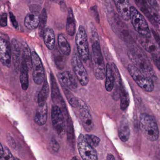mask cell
I'll return each instance as SVG.
<instances>
[{"label": "cell", "mask_w": 160, "mask_h": 160, "mask_svg": "<svg viewBox=\"0 0 160 160\" xmlns=\"http://www.w3.org/2000/svg\"><path fill=\"white\" fill-rule=\"evenodd\" d=\"M128 58L133 64L148 77L156 80L157 77L147 56L137 48H133L127 52Z\"/></svg>", "instance_id": "obj_1"}, {"label": "cell", "mask_w": 160, "mask_h": 160, "mask_svg": "<svg viewBox=\"0 0 160 160\" xmlns=\"http://www.w3.org/2000/svg\"><path fill=\"white\" fill-rule=\"evenodd\" d=\"M92 58L93 71L96 79L103 80L106 75V67L100 46L98 33L93 31L92 34Z\"/></svg>", "instance_id": "obj_2"}, {"label": "cell", "mask_w": 160, "mask_h": 160, "mask_svg": "<svg viewBox=\"0 0 160 160\" xmlns=\"http://www.w3.org/2000/svg\"><path fill=\"white\" fill-rule=\"evenodd\" d=\"M139 127L143 135L148 140L154 141L158 139L159 129L156 121L152 116L142 113L139 118Z\"/></svg>", "instance_id": "obj_3"}, {"label": "cell", "mask_w": 160, "mask_h": 160, "mask_svg": "<svg viewBox=\"0 0 160 160\" xmlns=\"http://www.w3.org/2000/svg\"><path fill=\"white\" fill-rule=\"evenodd\" d=\"M130 20L135 29L139 35L148 38L151 37V32L146 19L133 6H131Z\"/></svg>", "instance_id": "obj_4"}, {"label": "cell", "mask_w": 160, "mask_h": 160, "mask_svg": "<svg viewBox=\"0 0 160 160\" xmlns=\"http://www.w3.org/2000/svg\"><path fill=\"white\" fill-rule=\"evenodd\" d=\"M128 71L135 82L142 89L151 92L154 89L153 80L140 72L133 64H129Z\"/></svg>", "instance_id": "obj_5"}, {"label": "cell", "mask_w": 160, "mask_h": 160, "mask_svg": "<svg viewBox=\"0 0 160 160\" xmlns=\"http://www.w3.org/2000/svg\"><path fill=\"white\" fill-rule=\"evenodd\" d=\"M78 52L82 60L87 62L89 59V49L88 35L84 27L80 26L78 29L75 38Z\"/></svg>", "instance_id": "obj_6"}, {"label": "cell", "mask_w": 160, "mask_h": 160, "mask_svg": "<svg viewBox=\"0 0 160 160\" xmlns=\"http://www.w3.org/2000/svg\"><path fill=\"white\" fill-rule=\"evenodd\" d=\"M108 18L112 28L116 34L122 40L128 42H132L133 39L125 25L122 22L118 17L115 13L108 14Z\"/></svg>", "instance_id": "obj_7"}, {"label": "cell", "mask_w": 160, "mask_h": 160, "mask_svg": "<svg viewBox=\"0 0 160 160\" xmlns=\"http://www.w3.org/2000/svg\"><path fill=\"white\" fill-rule=\"evenodd\" d=\"M81 60L76 52L74 51L71 60L73 70L80 84L82 86H86L88 83L89 79L88 72L85 69Z\"/></svg>", "instance_id": "obj_8"}, {"label": "cell", "mask_w": 160, "mask_h": 160, "mask_svg": "<svg viewBox=\"0 0 160 160\" xmlns=\"http://www.w3.org/2000/svg\"><path fill=\"white\" fill-rule=\"evenodd\" d=\"M64 116L59 106L54 105L51 109V120L53 128L60 137H62L66 132Z\"/></svg>", "instance_id": "obj_9"}, {"label": "cell", "mask_w": 160, "mask_h": 160, "mask_svg": "<svg viewBox=\"0 0 160 160\" xmlns=\"http://www.w3.org/2000/svg\"><path fill=\"white\" fill-rule=\"evenodd\" d=\"M78 152L83 160H96L98 159L96 151L85 139V135L80 134L77 140Z\"/></svg>", "instance_id": "obj_10"}, {"label": "cell", "mask_w": 160, "mask_h": 160, "mask_svg": "<svg viewBox=\"0 0 160 160\" xmlns=\"http://www.w3.org/2000/svg\"><path fill=\"white\" fill-rule=\"evenodd\" d=\"M135 2L140 11L154 27L158 28L160 25V16L146 0H135Z\"/></svg>", "instance_id": "obj_11"}, {"label": "cell", "mask_w": 160, "mask_h": 160, "mask_svg": "<svg viewBox=\"0 0 160 160\" xmlns=\"http://www.w3.org/2000/svg\"><path fill=\"white\" fill-rule=\"evenodd\" d=\"M32 78L35 84L42 85L45 80V70L42 62L36 52L32 53Z\"/></svg>", "instance_id": "obj_12"}, {"label": "cell", "mask_w": 160, "mask_h": 160, "mask_svg": "<svg viewBox=\"0 0 160 160\" xmlns=\"http://www.w3.org/2000/svg\"><path fill=\"white\" fill-rule=\"evenodd\" d=\"M79 118L85 131L90 132L93 129L94 123L89 109L85 102L79 99L78 107Z\"/></svg>", "instance_id": "obj_13"}, {"label": "cell", "mask_w": 160, "mask_h": 160, "mask_svg": "<svg viewBox=\"0 0 160 160\" xmlns=\"http://www.w3.org/2000/svg\"><path fill=\"white\" fill-rule=\"evenodd\" d=\"M12 56V47L9 39L6 35H2L0 40V59L3 66L10 68Z\"/></svg>", "instance_id": "obj_14"}, {"label": "cell", "mask_w": 160, "mask_h": 160, "mask_svg": "<svg viewBox=\"0 0 160 160\" xmlns=\"http://www.w3.org/2000/svg\"><path fill=\"white\" fill-rule=\"evenodd\" d=\"M50 83L51 88V97L52 101L55 105L59 106L62 110L63 114L67 116V111L66 109L65 102L63 101L60 92L59 88L58 83L56 81V78L54 75L51 73L50 74Z\"/></svg>", "instance_id": "obj_15"}, {"label": "cell", "mask_w": 160, "mask_h": 160, "mask_svg": "<svg viewBox=\"0 0 160 160\" xmlns=\"http://www.w3.org/2000/svg\"><path fill=\"white\" fill-rule=\"evenodd\" d=\"M121 17L126 21L130 19L131 8L129 0H113Z\"/></svg>", "instance_id": "obj_16"}, {"label": "cell", "mask_w": 160, "mask_h": 160, "mask_svg": "<svg viewBox=\"0 0 160 160\" xmlns=\"http://www.w3.org/2000/svg\"><path fill=\"white\" fill-rule=\"evenodd\" d=\"M59 79L61 83L70 90L75 91L78 88L77 82L71 72L64 71L59 74Z\"/></svg>", "instance_id": "obj_17"}, {"label": "cell", "mask_w": 160, "mask_h": 160, "mask_svg": "<svg viewBox=\"0 0 160 160\" xmlns=\"http://www.w3.org/2000/svg\"><path fill=\"white\" fill-rule=\"evenodd\" d=\"M48 115V108L46 102L38 104L34 115V122L40 126L44 125L47 121Z\"/></svg>", "instance_id": "obj_18"}, {"label": "cell", "mask_w": 160, "mask_h": 160, "mask_svg": "<svg viewBox=\"0 0 160 160\" xmlns=\"http://www.w3.org/2000/svg\"><path fill=\"white\" fill-rule=\"evenodd\" d=\"M138 41L141 46L150 54L152 55H156L160 53V49L154 44L148 37L142 35H138L137 37Z\"/></svg>", "instance_id": "obj_19"}, {"label": "cell", "mask_w": 160, "mask_h": 160, "mask_svg": "<svg viewBox=\"0 0 160 160\" xmlns=\"http://www.w3.org/2000/svg\"><path fill=\"white\" fill-rule=\"evenodd\" d=\"M12 59L15 71L17 73L19 72L20 62V48L17 40L13 39L11 42Z\"/></svg>", "instance_id": "obj_20"}, {"label": "cell", "mask_w": 160, "mask_h": 160, "mask_svg": "<svg viewBox=\"0 0 160 160\" xmlns=\"http://www.w3.org/2000/svg\"><path fill=\"white\" fill-rule=\"evenodd\" d=\"M41 16L38 12H31L28 14L24 20L25 27L29 30H34L39 27Z\"/></svg>", "instance_id": "obj_21"}, {"label": "cell", "mask_w": 160, "mask_h": 160, "mask_svg": "<svg viewBox=\"0 0 160 160\" xmlns=\"http://www.w3.org/2000/svg\"><path fill=\"white\" fill-rule=\"evenodd\" d=\"M105 88L108 92H111L115 84V76L112 65L109 63L106 66Z\"/></svg>", "instance_id": "obj_22"}, {"label": "cell", "mask_w": 160, "mask_h": 160, "mask_svg": "<svg viewBox=\"0 0 160 160\" xmlns=\"http://www.w3.org/2000/svg\"><path fill=\"white\" fill-rule=\"evenodd\" d=\"M28 67L24 60H22L20 68V74H19V79L21 88L23 90L27 91L29 87V78L28 74Z\"/></svg>", "instance_id": "obj_23"}, {"label": "cell", "mask_w": 160, "mask_h": 160, "mask_svg": "<svg viewBox=\"0 0 160 160\" xmlns=\"http://www.w3.org/2000/svg\"><path fill=\"white\" fill-rule=\"evenodd\" d=\"M118 132L119 137L122 141L126 142L129 139L130 135V127L128 121L125 118L121 120L119 126Z\"/></svg>", "instance_id": "obj_24"}, {"label": "cell", "mask_w": 160, "mask_h": 160, "mask_svg": "<svg viewBox=\"0 0 160 160\" xmlns=\"http://www.w3.org/2000/svg\"><path fill=\"white\" fill-rule=\"evenodd\" d=\"M66 31L70 36L74 35L76 32V22L72 10L69 8L67 13V22H66Z\"/></svg>", "instance_id": "obj_25"}, {"label": "cell", "mask_w": 160, "mask_h": 160, "mask_svg": "<svg viewBox=\"0 0 160 160\" xmlns=\"http://www.w3.org/2000/svg\"><path fill=\"white\" fill-rule=\"evenodd\" d=\"M44 41L47 47L52 50L54 49L56 43V38L54 30L51 28H47L44 34Z\"/></svg>", "instance_id": "obj_26"}, {"label": "cell", "mask_w": 160, "mask_h": 160, "mask_svg": "<svg viewBox=\"0 0 160 160\" xmlns=\"http://www.w3.org/2000/svg\"><path fill=\"white\" fill-rule=\"evenodd\" d=\"M119 94L120 97L121 109L122 110H125L130 103V97L127 90L122 81L120 86Z\"/></svg>", "instance_id": "obj_27"}, {"label": "cell", "mask_w": 160, "mask_h": 160, "mask_svg": "<svg viewBox=\"0 0 160 160\" xmlns=\"http://www.w3.org/2000/svg\"><path fill=\"white\" fill-rule=\"evenodd\" d=\"M58 44L62 54L66 56L70 55L71 52V46L63 34H60L58 35Z\"/></svg>", "instance_id": "obj_28"}, {"label": "cell", "mask_w": 160, "mask_h": 160, "mask_svg": "<svg viewBox=\"0 0 160 160\" xmlns=\"http://www.w3.org/2000/svg\"><path fill=\"white\" fill-rule=\"evenodd\" d=\"M22 59L26 62L28 71L32 68V58L30 49L28 44L23 43L22 44Z\"/></svg>", "instance_id": "obj_29"}, {"label": "cell", "mask_w": 160, "mask_h": 160, "mask_svg": "<svg viewBox=\"0 0 160 160\" xmlns=\"http://www.w3.org/2000/svg\"><path fill=\"white\" fill-rule=\"evenodd\" d=\"M49 93V87L47 79L44 81L42 89L39 92L37 98L38 104L46 102Z\"/></svg>", "instance_id": "obj_30"}, {"label": "cell", "mask_w": 160, "mask_h": 160, "mask_svg": "<svg viewBox=\"0 0 160 160\" xmlns=\"http://www.w3.org/2000/svg\"><path fill=\"white\" fill-rule=\"evenodd\" d=\"M62 88V90L65 94L66 99L68 100L70 104L75 108H77L78 107V104H79V98H77L72 93L69 89L66 88L64 85L61 84Z\"/></svg>", "instance_id": "obj_31"}, {"label": "cell", "mask_w": 160, "mask_h": 160, "mask_svg": "<svg viewBox=\"0 0 160 160\" xmlns=\"http://www.w3.org/2000/svg\"><path fill=\"white\" fill-rule=\"evenodd\" d=\"M67 139L71 146L74 147L75 144L74 132L72 120L69 117L67 119Z\"/></svg>", "instance_id": "obj_32"}, {"label": "cell", "mask_w": 160, "mask_h": 160, "mask_svg": "<svg viewBox=\"0 0 160 160\" xmlns=\"http://www.w3.org/2000/svg\"><path fill=\"white\" fill-rule=\"evenodd\" d=\"M47 22V14L45 9H43L42 11L41 15V20L39 26V34L40 37H43L45 32V28Z\"/></svg>", "instance_id": "obj_33"}, {"label": "cell", "mask_w": 160, "mask_h": 160, "mask_svg": "<svg viewBox=\"0 0 160 160\" xmlns=\"http://www.w3.org/2000/svg\"><path fill=\"white\" fill-rule=\"evenodd\" d=\"M85 138L88 143L94 148L98 147L101 141L100 138L94 135L86 134Z\"/></svg>", "instance_id": "obj_34"}, {"label": "cell", "mask_w": 160, "mask_h": 160, "mask_svg": "<svg viewBox=\"0 0 160 160\" xmlns=\"http://www.w3.org/2000/svg\"><path fill=\"white\" fill-rule=\"evenodd\" d=\"M6 140L9 146L12 149H15L16 147L15 141L10 133L6 134Z\"/></svg>", "instance_id": "obj_35"}, {"label": "cell", "mask_w": 160, "mask_h": 160, "mask_svg": "<svg viewBox=\"0 0 160 160\" xmlns=\"http://www.w3.org/2000/svg\"><path fill=\"white\" fill-rule=\"evenodd\" d=\"M50 146L51 149L55 152H58L59 150L60 145L55 138H52L50 140Z\"/></svg>", "instance_id": "obj_36"}, {"label": "cell", "mask_w": 160, "mask_h": 160, "mask_svg": "<svg viewBox=\"0 0 160 160\" xmlns=\"http://www.w3.org/2000/svg\"><path fill=\"white\" fill-rule=\"evenodd\" d=\"M14 157H13L12 154L11 153L10 150H9L7 147H5L4 154L1 160H14Z\"/></svg>", "instance_id": "obj_37"}, {"label": "cell", "mask_w": 160, "mask_h": 160, "mask_svg": "<svg viewBox=\"0 0 160 160\" xmlns=\"http://www.w3.org/2000/svg\"><path fill=\"white\" fill-rule=\"evenodd\" d=\"M151 56L153 62L157 68L160 71V53L156 55H152Z\"/></svg>", "instance_id": "obj_38"}, {"label": "cell", "mask_w": 160, "mask_h": 160, "mask_svg": "<svg viewBox=\"0 0 160 160\" xmlns=\"http://www.w3.org/2000/svg\"><path fill=\"white\" fill-rule=\"evenodd\" d=\"M8 21V16L6 13H3L1 16V26L2 27H5L7 26Z\"/></svg>", "instance_id": "obj_39"}, {"label": "cell", "mask_w": 160, "mask_h": 160, "mask_svg": "<svg viewBox=\"0 0 160 160\" xmlns=\"http://www.w3.org/2000/svg\"><path fill=\"white\" fill-rule=\"evenodd\" d=\"M147 1L156 11L158 12L160 10V6L156 0H147Z\"/></svg>", "instance_id": "obj_40"}, {"label": "cell", "mask_w": 160, "mask_h": 160, "mask_svg": "<svg viewBox=\"0 0 160 160\" xmlns=\"http://www.w3.org/2000/svg\"><path fill=\"white\" fill-rule=\"evenodd\" d=\"M58 58H56V65L58 66V67H60V68L61 67H62V65H63L64 63V58H63V56H62L61 55H59L58 56Z\"/></svg>", "instance_id": "obj_41"}, {"label": "cell", "mask_w": 160, "mask_h": 160, "mask_svg": "<svg viewBox=\"0 0 160 160\" xmlns=\"http://www.w3.org/2000/svg\"><path fill=\"white\" fill-rule=\"evenodd\" d=\"M90 11L92 14L95 20H96L97 22H98V21L99 22L100 19H99V15H98L97 8H96V6H93V7H91V8H90Z\"/></svg>", "instance_id": "obj_42"}, {"label": "cell", "mask_w": 160, "mask_h": 160, "mask_svg": "<svg viewBox=\"0 0 160 160\" xmlns=\"http://www.w3.org/2000/svg\"><path fill=\"white\" fill-rule=\"evenodd\" d=\"M10 18L11 19V22H12V24L13 26L15 28H17L18 27V23L14 15L13 14L10 12Z\"/></svg>", "instance_id": "obj_43"}, {"label": "cell", "mask_w": 160, "mask_h": 160, "mask_svg": "<svg viewBox=\"0 0 160 160\" xmlns=\"http://www.w3.org/2000/svg\"><path fill=\"white\" fill-rule=\"evenodd\" d=\"M151 31L152 35H153L154 39H155V41H156L157 45L159 46L160 48V36L159 35V34H158L157 32L155 31L153 29H152Z\"/></svg>", "instance_id": "obj_44"}, {"label": "cell", "mask_w": 160, "mask_h": 160, "mask_svg": "<svg viewBox=\"0 0 160 160\" xmlns=\"http://www.w3.org/2000/svg\"><path fill=\"white\" fill-rule=\"evenodd\" d=\"M41 7L39 5H36V4H33L30 7V10L32 12H39V11L41 10Z\"/></svg>", "instance_id": "obj_45"}, {"label": "cell", "mask_w": 160, "mask_h": 160, "mask_svg": "<svg viewBox=\"0 0 160 160\" xmlns=\"http://www.w3.org/2000/svg\"><path fill=\"white\" fill-rule=\"evenodd\" d=\"M4 154V149H3L2 145L1 144V148H0V160H1L3 157Z\"/></svg>", "instance_id": "obj_46"}, {"label": "cell", "mask_w": 160, "mask_h": 160, "mask_svg": "<svg viewBox=\"0 0 160 160\" xmlns=\"http://www.w3.org/2000/svg\"><path fill=\"white\" fill-rule=\"evenodd\" d=\"M51 2L58 3L59 5H62L64 3V0H50Z\"/></svg>", "instance_id": "obj_47"}, {"label": "cell", "mask_w": 160, "mask_h": 160, "mask_svg": "<svg viewBox=\"0 0 160 160\" xmlns=\"http://www.w3.org/2000/svg\"><path fill=\"white\" fill-rule=\"evenodd\" d=\"M106 159L107 160H115V158L112 154H108L107 155V156Z\"/></svg>", "instance_id": "obj_48"}, {"label": "cell", "mask_w": 160, "mask_h": 160, "mask_svg": "<svg viewBox=\"0 0 160 160\" xmlns=\"http://www.w3.org/2000/svg\"><path fill=\"white\" fill-rule=\"evenodd\" d=\"M77 160V158H76V156H75V157H74L73 158H72V160Z\"/></svg>", "instance_id": "obj_49"}, {"label": "cell", "mask_w": 160, "mask_h": 160, "mask_svg": "<svg viewBox=\"0 0 160 160\" xmlns=\"http://www.w3.org/2000/svg\"><path fill=\"white\" fill-rule=\"evenodd\" d=\"M157 32H158V34H159V35L160 36V31H158Z\"/></svg>", "instance_id": "obj_50"}]
</instances>
